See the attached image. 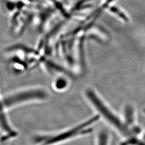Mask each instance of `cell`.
<instances>
[{
  "instance_id": "7",
  "label": "cell",
  "mask_w": 145,
  "mask_h": 145,
  "mask_svg": "<svg viewBox=\"0 0 145 145\" xmlns=\"http://www.w3.org/2000/svg\"><path fill=\"white\" fill-rule=\"evenodd\" d=\"M110 136L105 131H101L96 138V145H109Z\"/></svg>"
},
{
  "instance_id": "5",
  "label": "cell",
  "mask_w": 145,
  "mask_h": 145,
  "mask_svg": "<svg viewBox=\"0 0 145 145\" xmlns=\"http://www.w3.org/2000/svg\"><path fill=\"white\" fill-rule=\"evenodd\" d=\"M8 111L1 108V142L5 143L15 138L18 135L16 131L8 118Z\"/></svg>"
},
{
  "instance_id": "8",
  "label": "cell",
  "mask_w": 145,
  "mask_h": 145,
  "mask_svg": "<svg viewBox=\"0 0 145 145\" xmlns=\"http://www.w3.org/2000/svg\"><path fill=\"white\" fill-rule=\"evenodd\" d=\"M142 140L145 142V133L144 134V135H143V136Z\"/></svg>"
},
{
  "instance_id": "6",
  "label": "cell",
  "mask_w": 145,
  "mask_h": 145,
  "mask_svg": "<svg viewBox=\"0 0 145 145\" xmlns=\"http://www.w3.org/2000/svg\"><path fill=\"white\" fill-rule=\"evenodd\" d=\"M73 75L70 74H62L54 77L52 88L57 92H63L68 89L70 85V79Z\"/></svg>"
},
{
  "instance_id": "3",
  "label": "cell",
  "mask_w": 145,
  "mask_h": 145,
  "mask_svg": "<svg viewBox=\"0 0 145 145\" xmlns=\"http://www.w3.org/2000/svg\"><path fill=\"white\" fill-rule=\"evenodd\" d=\"M50 93L47 89L32 86L17 89L1 96V108L6 111L28 104L45 102Z\"/></svg>"
},
{
  "instance_id": "1",
  "label": "cell",
  "mask_w": 145,
  "mask_h": 145,
  "mask_svg": "<svg viewBox=\"0 0 145 145\" xmlns=\"http://www.w3.org/2000/svg\"><path fill=\"white\" fill-rule=\"evenodd\" d=\"M7 66L14 74H22L36 67H43L48 57L37 48L15 45L7 48L4 54Z\"/></svg>"
},
{
  "instance_id": "2",
  "label": "cell",
  "mask_w": 145,
  "mask_h": 145,
  "mask_svg": "<svg viewBox=\"0 0 145 145\" xmlns=\"http://www.w3.org/2000/svg\"><path fill=\"white\" fill-rule=\"evenodd\" d=\"M98 115L72 127L53 132L36 134L32 138L34 145H59L71 141L92 132L93 125L100 120Z\"/></svg>"
},
{
  "instance_id": "4",
  "label": "cell",
  "mask_w": 145,
  "mask_h": 145,
  "mask_svg": "<svg viewBox=\"0 0 145 145\" xmlns=\"http://www.w3.org/2000/svg\"><path fill=\"white\" fill-rule=\"evenodd\" d=\"M84 95L88 103L100 118H103L122 135L127 138L132 136L131 130L125 122L115 114L96 90L92 88H86Z\"/></svg>"
}]
</instances>
